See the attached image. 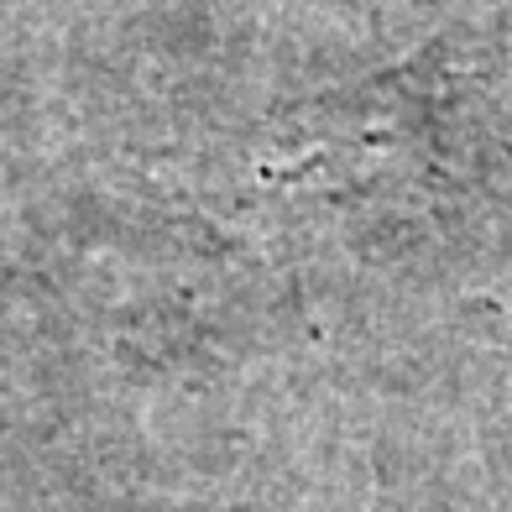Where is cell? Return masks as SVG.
Wrapping results in <instances>:
<instances>
[{"label": "cell", "mask_w": 512, "mask_h": 512, "mask_svg": "<svg viewBox=\"0 0 512 512\" xmlns=\"http://www.w3.org/2000/svg\"><path fill=\"white\" fill-rule=\"evenodd\" d=\"M434 110L439 105L424 68H392V79L288 110L277 147L267 152V173L277 183L319 178L335 189L413 178L434 162Z\"/></svg>", "instance_id": "1"}]
</instances>
